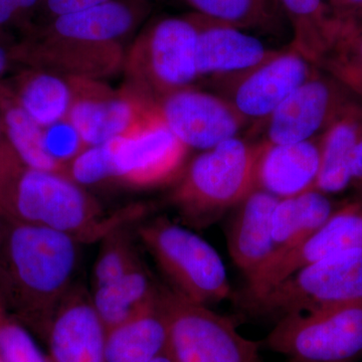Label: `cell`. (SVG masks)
Instances as JSON below:
<instances>
[{
    "label": "cell",
    "mask_w": 362,
    "mask_h": 362,
    "mask_svg": "<svg viewBox=\"0 0 362 362\" xmlns=\"http://www.w3.org/2000/svg\"><path fill=\"white\" fill-rule=\"evenodd\" d=\"M83 246L68 233L7 221L0 247V304L44 338L54 312L78 283Z\"/></svg>",
    "instance_id": "6da1fadb"
},
{
    "label": "cell",
    "mask_w": 362,
    "mask_h": 362,
    "mask_svg": "<svg viewBox=\"0 0 362 362\" xmlns=\"http://www.w3.org/2000/svg\"><path fill=\"white\" fill-rule=\"evenodd\" d=\"M142 211L136 206L108 216L86 188L68 176L28 168L6 141L0 145V214L9 223L51 228L85 245L101 242Z\"/></svg>",
    "instance_id": "7a4b0ae2"
},
{
    "label": "cell",
    "mask_w": 362,
    "mask_h": 362,
    "mask_svg": "<svg viewBox=\"0 0 362 362\" xmlns=\"http://www.w3.org/2000/svg\"><path fill=\"white\" fill-rule=\"evenodd\" d=\"M263 141L232 138L204 150L187 164L168 201L189 228H207L256 189Z\"/></svg>",
    "instance_id": "3957f363"
},
{
    "label": "cell",
    "mask_w": 362,
    "mask_h": 362,
    "mask_svg": "<svg viewBox=\"0 0 362 362\" xmlns=\"http://www.w3.org/2000/svg\"><path fill=\"white\" fill-rule=\"evenodd\" d=\"M135 235L177 296L209 306L232 294L220 255L192 228L160 216L136 226Z\"/></svg>",
    "instance_id": "277c9868"
},
{
    "label": "cell",
    "mask_w": 362,
    "mask_h": 362,
    "mask_svg": "<svg viewBox=\"0 0 362 362\" xmlns=\"http://www.w3.org/2000/svg\"><path fill=\"white\" fill-rule=\"evenodd\" d=\"M197 13L168 16L143 26L126 51V84L158 103L199 78Z\"/></svg>",
    "instance_id": "5b68a950"
},
{
    "label": "cell",
    "mask_w": 362,
    "mask_h": 362,
    "mask_svg": "<svg viewBox=\"0 0 362 362\" xmlns=\"http://www.w3.org/2000/svg\"><path fill=\"white\" fill-rule=\"evenodd\" d=\"M243 301L252 315L277 321L288 314L362 303V247L305 267L259 296Z\"/></svg>",
    "instance_id": "8992f818"
},
{
    "label": "cell",
    "mask_w": 362,
    "mask_h": 362,
    "mask_svg": "<svg viewBox=\"0 0 362 362\" xmlns=\"http://www.w3.org/2000/svg\"><path fill=\"white\" fill-rule=\"evenodd\" d=\"M289 362H358L362 359V303L288 314L266 338Z\"/></svg>",
    "instance_id": "52a82bcc"
},
{
    "label": "cell",
    "mask_w": 362,
    "mask_h": 362,
    "mask_svg": "<svg viewBox=\"0 0 362 362\" xmlns=\"http://www.w3.org/2000/svg\"><path fill=\"white\" fill-rule=\"evenodd\" d=\"M173 362H263L259 342L243 337L235 323L209 306L192 303L161 287Z\"/></svg>",
    "instance_id": "ba28073f"
},
{
    "label": "cell",
    "mask_w": 362,
    "mask_h": 362,
    "mask_svg": "<svg viewBox=\"0 0 362 362\" xmlns=\"http://www.w3.org/2000/svg\"><path fill=\"white\" fill-rule=\"evenodd\" d=\"M113 183L150 189L175 183L189 149L169 129L158 106L125 135L111 140Z\"/></svg>",
    "instance_id": "9c48e42d"
},
{
    "label": "cell",
    "mask_w": 362,
    "mask_h": 362,
    "mask_svg": "<svg viewBox=\"0 0 362 362\" xmlns=\"http://www.w3.org/2000/svg\"><path fill=\"white\" fill-rule=\"evenodd\" d=\"M361 106V98L317 68L264 124L263 140L287 144L320 137L333 124Z\"/></svg>",
    "instance_id": "30bf717a"
},
{
    "label": "cell",
    "mask_w": 362,
    "mask_h": 362,
    "mask_svg": "<svg viewBox=\"0 0 362 362\" xmlns=\"http://www.w3.org/2000/svg\"><path fill=\"white\" fill-rule=\"evenodd\" d=\"M317 68L290 45L251 70L213 83L249 125L259 126Z\"/></svg>",
    "instance_id": "8fae6325"
},
{
    "label": "cell",
    "mask_w": 362,
    "mask_h": 362,
    "mask_svg": "<svg viewBox=\"0 0 362 362\" xmlns=\"http://www.w3.org/2000/svg\"><path fill=\"white\" fill-rule=\"evenodd\" d=\"M362 247V202L337 209L329 220L290 249L275 252L247 277L243 300L259 296L305 267L344 251Z\"/></svg>",
    "instance_id": "7c38bea8"
},
{
    "label": "cell",
    "mask_w": 362,
    "mask_h": 362,
    "mask_svg": "<svg viewBox=\"0 0 362 362\" xmlns=\"http://www.w3.org/2000/svg\"><path fill=\"white\" fill-rule=\"evenodd\" d=\"M71 80L74 100L68 119L87 146L103 144L125 135L157 106L126 83L114 89L104 81Z\"/></svg>",
    "instance_id": "4fadbf2b"
},
{
    "label": "cell",
    "mask_w": 362,
    "mask_h": 362,
    "mask_svg": "<svg viewBox=\"0 0 362 362\" xmlns=\"http://www.w3.org/2000/svg\"><path fill=\"white\" fill-rule=\"evenodd\" d=\"M125 45L66 39L30 30L18 37L16 65L69 78L104 81L123 71Z\"/></svg>",
    "instance_id": "5bb4252c"
},
{
    "label": "cell",
    "mask_w": 362,
    "mask_h": 362,
    "mask_svg": "<svg viewBox=\"0 0 362 362\" xmlns=\"http://www.w3.org/2000/svg\"><path fill=\"white\" fill-rule=\"evenodd\" d=\"M157 106L169 129L189 150L214 148L249 125L223 97L194 86L168 95Z\"/></svg>",
    "instance_id": "9a60e30c"
},
{
    "label": "cell",
    "mask_w": 362,
    "mask_h": 362,
    "mask_svg": "<svg viewBox=\"0 0 362 362\" xmlns=\"http://www.w3.org/2000/svg\"><path fill=\"white\" fill-rule=\"evenodd\" d=\"M107 332L90 291L77 283L54 312L44 339L52 362H105Z\"/></svg>",
    "instance_id": "2e32d148"
},
{
    "label": "cell",
    "mask_w": 362,
    "mask_h": 362,
    "mask_svg": "<svg viewBox=\"0 0 362 362\" xmlns=\"http://www.w3.org/2000/svg\"><path fill=\"white\" fill-rule=\"evenodd\" d=\"M197 18L195 62L199 78H209L214 82L239 75L261 65L278 52L239 28L199 13Z\"/></svg>",
    "instance_id": "e0dca14e"
},
{
    "label": "cell",
    "mask_w": 362,
    "mask_h": 362,
    "mask_svg": "<svg viewBox=\"0 0 362 362\" xmlns=\"http://www.w3.org/2000/svg\"><path fill=\"white\" fill-rule=\"evenodd\" d=\"M153 8L154 0H110L54 18L28 32L35 30L66 39L125 45L144 26Z\"/></svg>",
    "instance_id": "ac0fdd59"
},
{
    "label": "cell",
    "mask_w": 362,
    "mask_h": 362,
    "mask_svg": "<svg viewBox=\"0 0 362 362\" xmlns=\"http://www.w3.org/2000/svg\"><path fill=\"white\" fill-rule=\"evenodd\" d=\"M262 141L256 168L257 189L282 199L315 187L320 169L321 136L287 144Z\"/></svg>",
    "instance_id": "d6986e66"
},
{
    "label": "cell",
    "mask_w": 362,
    "mask_h": 362,
    "mask_svg": "<svg viewBox=\"0 0 362 362\" xmlns=\"http://www.w3.org/2000/svg\"><path fill=\"white\" fill-rule=\"evenodd\" d=\"M279 201L269 192L254 189L235 206L228 230L230 258L249 277L275 252L272 216Z\"/></svg>",
    "instance_id": "ffe728a7"
},
{
    "label": "cell",
    "mask_w": 362,
    "mask_h": 362,
    "mask_svg": "<svg viewBox=\"0 0 362 362\" xmlns=\"http://www.w3.org/2000/svg\"><path fill=\"white\" fill-rule=\"evenodd\" d=\"M168 345V321L159 294L153 304L108 329L105 362H150L165 354Z\"/></svg>",
    "instance_id": "44dd1931"
},
{
    "label": "cell",
    "mask_w": 362,
    "mask_h": 362,
    "mask_svg": "<svg viewBox=\"0 0 362 362\" xmlns=\"http://www.w3.org/2000/svg\"><path fill=\"white\" fill-rule=\"evenodd\" d=\"M6 83L21 108L42 128L68 118L74 100L71 78L23 66Z\"/></svg>",
    "instance_id": "7402d4cb"
},
{
    "label": "cell",
    "mask_w": 362,
    "mask_h": 362,
    "mask_svg": "<svg viewBox=\"0 0 362 362\" xmlns=\"http://www.w3.org/2000/svg\"><path fill=\"white\" fill-rule=\"evenodd\" d=\"M335 211L329 197L315 188L279 199L272 216L275 252L296 246L320 228Z\"/></svg>",
    "instance_id": "603a6c76"
},
{
    "label": "cell",
    "mask_w": 362,
    "mask_h": 362,
    "mask_svg": "<svg viewBox=\"0 0 362 362\" xmlns=\"http://www.w3.org/2000/svg\"><path fill=\"white\" fill-rule=\"evenodd\" d=\"M160 290L161 286L154 282L144 265L109 284L90 290V295L107 329H110L153 304Z\"/></svg>",
    "instance_id": "cb8c5ba5"
},
{
    "label": "cell",
    "mask_w": 362,
    "mask_h": 362,
    "mask_svg": "<svg viewBox=\"0 0 362 362\" xmlns=\"http://www.w3.org/2000/svg\"><path fill=\"white\" fill-rule=\"evenodd\" d=\"M362 128V106L342 117L321 136L315 189L329 195L350 187V163Z\"/></svg>",
    "instance_id": "d4e9b609"
},
{
    "label": "cell",
    "mask_w": 362,
    "mask_h": 362,
    "mask_svg": "<svg viewBox=\"0 0 362 362\" xmlns=\"http://www.w3.org/2000/svg\"><path fill=\"white\" fill-rule=\"evenodd\" d=\"M291 23V45L318 66L330 47L337 23L330 13L326 0H279Z\"/></svg>",
    "instance_id": "484cf974"
},
{
    "label": "cell",
    "mask_w": 362,
    "mask_h": 362,
    "mask_svg": "<svg viewBox=\"0 0 362 362\" xmlns=\"http://www.w3.org/2000/svg\"><path fill=\"white\" fill-rule=\"evenodd\" d=\"M0 112L4 139L21 161L28 168L62 173L42 147L44 128L21 108L4 80L0 81Z\"/></svg>",
    "instance_id": "4316f807"
},
{
    "label": "cell",
    "mask_w": 362,
    "mask_h": 362,
    "mask_svg": "<svg viewBox=\"0 0 362 362\" xmlns=\"http://www.w3.org/2000/svg\"><path fill=\"white\" fill-rule=\"evenodd\" d=\"M317 66L362 100V26L338 25L334 39Z\"/></svg>",
    "instance_id": "83f0119b"
},
{
    "label": "cell",
    "mask_w": 362,
    "mask_h": 362,
    "mask_svg": "<svg viewBox=\"0 0 362 362\" xmlns=\"http://www.w3.org/2000/svg\"><path fill=\"white\" fill-rule=\"evenodd\" d=\"M120 226L101 240V247L92 270V290L118 280L126 274L144 266L137 249V238Z\"/></svg>",
    "instance_id": "f1b7e54d"
},
{
    "label": "cell",
    "mask_w": 362,
    "mask_h": 362,
    "mask_svg": "<svg viewBox=\"0 0 362 362\" xmlns=\"http://www.w3.org/2000/svg\"><path fill=\"white\" fill-rule=\"evenodd\" d=\"M195 13L235 26L240 30L270 23L269 0H185Z\"/></svg>",
    "instance_id": "f546056e"
},
{
    "label": "cell",
    "mask_w": 362,
    "mask_h": 362,
    "mask_svg": "<svg viewBox=\"0 0 362 362\" xmlns=\"http://www.w3.org/2000/svg\"><path fill=\"white\" fill-rule=\"evenodd\" d=\"M65 175L80 187H104L113 183L110 142L87 146L66 166Z\"/></svg>",
    "instance_id": "4dcf8cb0"
},
{
    "label": "cell",
    "mask_w": 362,
    "mask_h": 362,
    "mask_svg": "<svg viewBox=\"0 0 362 362\" xmlns=\"http://www.w3.org/2000/svg\"><path fill=\"white\" fill-rule=\"evenodd\" d=\"M0 361L52 362L37 346L28 328L0 304Z\"/></svg>",
    "instance_id": "1f68e13d"
},
{
    "label": "cell",
    "mask_w": 362,
    "mask_h": 362,
    "mask_svg": "<svg viewBox=\"0 0 362 362\" xmlns=\"http://www.w3.org/2000/svg\"><path fill=\"white\" fill-rule=\"evenodd\" d=\"M42 147L47 156L65 175L66 166L87 145L75 125L66 118L44 127Z\"/></svg>",
    "instance_id": "d6a6232c"
},
{
    "label": "cell",
    "mask_w": 362,
    "mask_h": 362,
    "mask_svg": "<svg viewBox=\"0 0 362 362\" xmlns=\"http://www.w3.org/2000/svg\"><path fill=\"white\" fill-rule=\"evenodd\" d=\"M42 0H0V30L18 33L30 30Z\"/></svg>",
    "instance_id": "836d02e7"
},
{
    "label": "cell",
    "mask_w": 362,
    "mask_h": 362,
    "mask_svg": "<svg viewBox=\"0 0 362 362\" xmlns=\"http://www.w3.org/2000/svg\"><path fill=\"white\" fill-rule=\"evenodd\" d=\"M110 0H42L32 28L45 25L54 18L78 13Z\"/></svg>",
    "instance_id": "e575fe53"
},
{
    "label": "cell",
    "mask_w": 362,
    "mask_h": 362,
    "mask_svg": "<svg viewBox=\"0 0 362 362\" xmlns=\"http://www.w3.org/2000/svg\"><path fill=\"white\" fill-rule=\"evenodd\" d=\"M327 4L338 25L362 26V0H329Z\"/></svg>",
    "instance_id": "d590c367"
},
{
    "label": "cell",
    "mask_w": 362,
    "mask_h": 362,
    "mask_svg": "<svg viewBox=\"0 0 362 362\" xmlns=\"http://www.w3.org/2000/svg\"><path fill=\"white\" fill-rule=\"evenodd\" d=\"M18 37L0 30V81L16 65V54Z\"/></svg>",
    "instance_id": "8d00e7d4"
},
{
    "label": "cell",
    "mask_w": 362,
    "mask_h": 362,
    "mask_svg": "<svg viewBox=\"0 0 362 362\" xmlns=\"http://www.w3.org/2000/svg\"><path fill=\"white\" fill-rule=\"evenodd\" d=\"M350 187H354L362 197V128L358 136L354 153H352L351 163H350Z\"/></svg>",
    "instance_id": "74e56055"
},
{
    "label": "cell",
    "mask_w": 362,
    "mask_h": 362,
    "mask_svg": "<svg viewBox=\"0 0 362 362\" xmlns=\"http://www.w3.org/2000/svg\"><path fill=\"white\" fill-rule=\"evenodd\" d=\"M7 228V221L4 216L0 214V247H1L2 240H4V235Z\"/></svg>",
    "instance_id": "f35d334b"
},
{
    "label": "cell",
    "mask_w": 362,
    "mask_h": 362,
    "mask_svg": "<svg viewBox=\"0 0 362 362\" xmlns=\"http://www.w3.org/2000/svg\"><path fill=\"white\" fill-rule=\"evenodd\" d=\"M150 362H173V359L170 358V356H169L168 351H166L165 354H161L160 356L156 357V359H153V361H151Z\"/></svg>",
    "instance_id": "ab89813d"
},
{
    "label": "cell",
    "mask_w": 362,
    "mask_h": 362,
    "mask_svg": "<svg viewBox=\"0 0 362 362\" xmlns=\"http://www.w3.org/2000/svg\"><path fill=\"white\" fill-rule=\"evenodd\" d=\"M4 141H6V139H4V131H2L1 112H0V145Z\"/></svg>",
    "instance_id": "60d3db41"
},
{
    "label": "cell",
    "mask_w": 362,
    "mask_h": 362,
    "mask_svg": "<svg viewBox=\"0 0 362 362\" xmlns=\"http://www.w3.org/2000/svg\"><path fill=\"white\" fill-rule=\"evenodd\" d=\"M359 202H362V197H361V199H359Z\"/></svg>",
    "instance_id": "b9f144b4"
},
{
    "label": "cell",
    "mask_w": 362,
    "mask_h": 362,
    "mask_svg": "<svg viewBox=\"0 0 362 362\" xmlns=\"http://www.w3.org/2000/svg\"><path fill=\"white\" fill-rule=\"evenodd\" d=\"M328 1H329V0H326V2H328Z\"/></svg>",
    "instance_id": "7bdbcfd3"
}]
</instances>
